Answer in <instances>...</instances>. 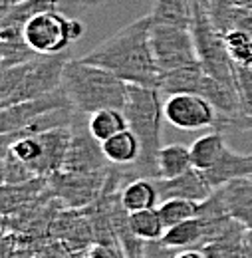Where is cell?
Masks as SVG:
<instances>
[{
  "label": "cell",
  "instance_id": "1",
  "mask_svg": "<svg viewBox=\"0 0 252 258\" xmlns=\"http://www.w3.org/2000/svg\"><path fill=\"white\" fill-rule=\"evenodd\" d=\"M151 14L137 18L119 32L109 36L82 60L105 68L127 84L159 88L161 72L151 46Z\"/></svg>",
  "mask_w": 252,
  "mask_h": 258
},
{
  "label": "cell",
  "instance_id": "2",
  "mask_svg": "<svg viewBox=\"0 0 252 258\" xmlns=\"http://www.w3.org/2000/svg\"><path fill=\"white\" fill-rule=\"evenodd\" d=\"M127 125L137 135L141 143V155L133 165H127L123 171L125 181L139 177L159 179L157 153L161 149V125L165 121L161 90L153 86H127V99L123 105Z\"/></svg>",
  "mask_w": 252,
  "mask_h": 258
},
{
  "label": "cell",
  "instance_id": "3",
  "mask_svg": "<svg viewBox=\"0 0 252 258\" xmlns=\"http://www.w3.org/2000/svg\"><path fill=\"white\" fill-rule=\"evenodd\" d=\"M127 82L105 68L70 58L64 66L62 90L78 113L92 115L99 109H123Z\"/></svg>",
  "mask_w": 252,
  "mask_h": 258
},
{
  "label": "cell",
  "instance_id": "4",
  "mask_svg": "<svg viewBox=\"0 0 252 258\" xmlns=\"http://www.w3.org/2000/svg\"><path fill=\"white\" fill-rule=\"evenodd\" d=\"M68 52L42 56L38 54L24 64L2 70L0 82V105L10 107L14 103L46 96L62 88L64 66L68 62Z\"/></svg>",
  "mask_w": 252,
  "mask_h": 258
},
{
  "label": "cell",
  "instance_id": "5",
  "mask_svg": "<svg viewBox=\"0 0 252 258\" xmlns=\"http://www.w3.org/2000/svg\"><path fill=\"white\" fill-rule=\"evenodd\" d=\"M70 143H72V125L18 137L8 147H2V151H10L36 177H44L62 171L70 151Z\"/></svg>",
  "mask_w": 252,
  "mask_h": 258
},
{
  "label": "cell",
  "instance_id": "6",
  "mask_svg": "<svg viewBox=\"0 0 252 258\" xmlns=\"http://www.w3.org/2000/svg\"><path fill=\"white\" fill-rule=\"evenodd\" d=\"M191 6H193L191 32L195 38L199 62L203 66L205 74L219 80L224 86L236 90V64L232 62V58L226 50L224 34L215 28V24L211 22L203 4L191 2Z\"/></svg>",
  "mask_w": 252,
  "mask_h": 258
},
{
  "label": "cell",
  "instance_id": "7",
  "mask_svg": "<svg viewBox=\"0 0 252 258\" xmlns=\"http://www.w3.org/2000/svg\"><path fill=\"white\" fill-rule=\"evenodd\" d=\"M86 32L82 20L66 16L60 8L44 10L36 14L24 28V40L36 54L52 56L68 52Z\"/></svg>",
  "mask_w": 252,
  "mask_h": 258
},
{
  "label": "cell",
  "instance_id": "8",
  "mask_svg": "<svg viewBox=\"0 0 252 258\" xmlns=\"http://www.w3.org/2000/svg\"><path fill=\"white\" fill-rule=\"evenodd\" d=\"M151 46L161 74L185 66L201 64L195 38L187 26L151 22Z\"/></svg>",
  "mask_w": 252,
  "mask_h": 258
},
{
  "label": "cell",
  "instance_id": "9",
  "mask_svg": "<svg viewBox=\"0 0 252 258\" xmlns=\"http://www.w3.org/2000/svg\"><path fill=\"white\" fill-rule=\"evenodd\" d=\"M165 121L183 131L219 129V113L207 97L199 94H173L163 101Z\"/></svg>",
  "mask_w": 252,
  "mask_h": 258
},
{
  "label": "cell",
  "instance_id": "10",
  "mask_svg": "<svg viewBox=\"0 0 252 258\" xmlns=\"http://www.w3.org/2000/svg\"><path fill=\"white\" fill-rule=\"evenodd\" d=\"M66 105H72V103L66 96V92L60 88V90L50 92L46 96L26 99V101L14 103L10 107H2V113H0L2 127H0V131L2 133H10V131L26 127L34 119H38L40 115H44L48 111H54V109H60V107H66Z\"/></svg>",
  "mask_w": 252,
  "mask_h": 258
},
{
  "label": "cell",
  "instance_id": "11",
  "mask_svg": "<svg viewBox=\"0 0 252 258\" xmlns=\"http://www.w3.org/2000/svg\"><path fill=\"white\" fill-rule=\"evenodd\" d=\"M157 185L159 199L167 201V199H187L193 203H203L207 201L217 189L209 183V179L205 177L203 171L191 167L189 171L171 177V179H155Z\"/></svg>",
  "mask_w": 252,
  "mask_h": 258
},
{
  "label": "cell",
  "instance_id": "12",
  "mask_svg": "<svg viewBox=\"0 0 252 258\" xmlns=\"http://www.w3.org/2000/svg\"><path fill=\"white\" fill-rule=\"evenodd\" d=\"M60 6L62 0H24L12 4L0 16V38H24V28L36 14Z\"/></svg>",
  "mask_w": 252,
  "mask_h": 258
},
{
  "label": "cell",
  "instance_id": "13",
  "mask_svg": "<svg viewBox=\"0 0 252 258\" xmlns=\"http://www.w3.org/2000/svg\"><path fill=\"white\" fill-rule=\"evenodd\" d=\"M205 10L219 32L230 30L252 32V8L238 4L236 0H207Z\"/></svg>",
  "mask_w": 252,
  "mask_h": 258
},
{
  "label": "cell",
  "instance_id": "14",
  "mask_svg": "<svg viewBox=\"0 0 252 258\" xmlns=\"http://www.w3.org/2000/svg\"><path fill=\"white\" fill-rule=\"evenodd\" d=\"M217 191L221 195L228 215L252 230V177L234 179Z\"/></svg>",
  "mask_w": 252,
  "mask_h": 258
},
{
  "label": "cell",
  "instance_id": "15",
  "mask_svg": "<svg viewBox=\"0 0 252 258\" xmlns=\"http://www.w3.org/2000/svg\"><path fill=\"white\" fill-rule=\"evenodd\" d=\"M203 173L215 189H221L222 185H226L234 179L252 177V153L250 155H242V153L226 147V151L221 155V159Z\"/></svg>",
  "mask_w": 252,
  "mask_h": 258
},
{
  "label": "cell",
  "instance_id": "16",
  "mask_svg": "<svg viewBox=\"0 0 252 258\" xmlns=\"http://www.w3.org/2000/svg\"><path fill=\"white\" fill-rule=\"evenodd\" d=\"M101 151H103L107 163L117 165V167H127V165H133L139 159L141 143H139L137 135L127 127L115 135H111L109 139H105L101 143Z\"/></svg>",
  "mask_w": 252,
  "mask_h": 258
},
{
  "label": "cell",
  "instance_id": "17",
  "mask_svg": "<svg viewBox=\"0 0 252 258\" xmlns=\"http://www.w3.org/2000/svg\"><path fill=\"white\" fill-rule=\"evenodd\" d=\"M119 197L129 213L153 209V207H159V203H161L155 179H147V177H139V179L125 183L119 191Z\"/></svg>",
  "mask_w": 252,
  "mask_h": 258
},
{
  "label": "cell",
  "instance_id": "18",
  "mask_svg": "<svg viewBox=\"0 0 252 258\" xmlns=\"http://www.w3.org/2000/svg\"><path fill=\"white\" fill-rule=\"evenodd\" d=\"M226 139L222 137L221 129H213L211 133L199 137L193 145H191V159L193 167L199 171H207L211 169L215 163L221 159V155L226 151Z\"/></svg>",
  "mask_w": 252,
  "mask_h": 258
},
{
  "label": "cell",
  "instance_id": "19",
  "mask_svg": "<svg viewBox=\"0 0 252 258\" xmlns=\"http://www.w3.org/2000/svg\"><path fill=\"white\" fill-rule=\"evenodd\" d=\"M167 246H173L177 250H185V248H201L205 242V226L199 217L187 219L179 225L171 226L165 230L163 238H161Z\"/></svg>",
  "mask_w": 252,
  "mask_h": 258
},
{
  "label": "cell",
  "instance_id": "20",
  "mask_svg": "<svg viewBox=\"0 0 252 258\" xmlns=\"http://www.w3.org/2000/svg\"><path fill=\"white\" fill-rule=\"evenodd\" d=\"M246 226L240 223L232 226L226 234L211 240L201 248V252L207 258H244V236H246Z\"/></svg>",
  "mask_w": 252,
  "mask_h": 258
},
{
  "label": "cell",
  "instance_id": "21",
  "mask_svg": "<svg viewBox=\"0 0 252 258\" xmlns=\"http://www.w3.org/2000/svg\"><path fill=\"white\" fill-rule=\"evenodd\" d=\"M193 167L191 159V147H185L181 143L163 145L157 153V169L159 179H171L177 177Z\"/></svg>",
  "mask_w": 252,
  "mask_h": 258
},
{
  "label": "cell",
  "instance_id": "22",
  "mask_svg": "<svg viewBox=\"0 0 252 258\" xmlns=\"http://www.w3.org/2000/svg\"><path fill=\"white\" fill-rule=\"evenodd\" d=\"M129 125H127L123 109H113V107L95 111V113L90 115V121H88L90 133L94 135L99 143H103L111 135H115V133H119V131H123Z\"/></svg>",
  "mask_w": 252,
  "mask_h": 258
},
{
  "label": "cell",
  "instance_id": "23",
  "mask_svg": "<svg viewBox=\"0 0 252 258\" xmlns=\"http://www.w3.org/2000/svg\"><path fill=\"white\" fill-rule=\"evenodd\" d=\"M151 18L157 24H177L191 28L193 22L191 0H155Z\"/></svg>",
  "mask_w": 252,
  "mask_h": 258
},
{
  "label": "cell",
  "instance_id": "24",
  "mask_svg": "<svg viewBox=\"0 0 252 258\" xmlns=\"http://www.w3.org/2000/svg\"><path fill=\"white\" fill-rule=\"evenodd\" d=\"M129 225H131V230L143 240H161L167 230L157 207L129 213Z\"/></svg>",
  "mask_w": 252,
  "mask_h": 258
},
{
  "label": "cell",
  "instance_id": "25",
  "mask_svg": "<svg viewBox=\"0 0 252 258\" xmlns=\"http://www.w3.org/2000/svg\"><path fill=\"white\" fill-rule=\"evenodd\" d=\"M157 209L165 228H171V226L179 225V223H183L187 219L197 217L199 203H193V201H187V199H167V201L159 203Z\"/></svg>",
  "mask_w": 252,
  "mask_h": 258
},
{
  "label": "cell",
  "instance_id": "26",
  "mask_svg": "<svg viewBox=\"0 0 252 258\" xmlns=\"http://www.w3.org/2000/svg\"><path fill=\"white\" fill-rule=\"evenodd\" d=\"M224 44L234 64L252 68V32L230 30L224 34Z\"/></svg>",
  "mask_w": 252,
  "mask_h": 258
},
{
  "label": "cell",
  "instance_id": "27",
  "mask_svg": "<svg viewBox=\"0 0 252 258\" xmlns=\"http://www.w3.org/2000/svg\"><path fill=\"white\" fill-rule=\"evenodd\" d=\"M0 42H2V70L24 64L38 56L26 44L24 38H0Z\"/></svg>",
  "mask_w": 252,
  "mask_h": 258
},
{
  "label": "cell",
  "instance_id": "28",
  "mask_svg": "<svg viewBox=\"0 0 252 258\" xmlns=\"http://www.w3.org/2000/svg\"><path fill=\"white\" fill-rule=\"evenodd\" d=\"M236 92L240 97V107L252 129V68L236 66Z\"/></svg>",
  "mask_w": 252,
  "mask_h": 258
},
{
  "label": "cell",
  "instance_id": "29",
  "mask_svg": "<svg viewBox=\"0 0 252 258\" xmlns=\"http://www.w3.org/2000/svg\"><path fill=\"white\" fill-rule=\"evenodd\" d=\"M84 258H127L119 244H107V242H94Z\"/></svg>",
  "mask_w": 252,
  "mask_h": 258
},
{
  "label": "cell",
  "instance_id": "30",
  "mask_svg": "<svg viewBox=\"0 0 252 258\" xmlns=\"http://www.w3.org/2000/svg\"><path fill=\"white\" fill-rule=\"evenodd\" d=\"M177 252H179L177 248L167 246L163 240H147L141 258H175Z\"/></svg>",
  "mask_w": 252,
  "mask_h": 258
},
{
  "label": "cell",
  "instance_id": "31",
  "mask_svg": "<svg viewBox=\"0 0 252 258\" xmlns=\"http://www.w3.org/2000/svg\"><path fill=\"white\" fill-rule=\"evenodd\" d=\"M175 258H207L201 250H197V248H185V250H179Z\"/></svg>",
  "mask_w": 252,
  "mask_h": 258
},
{
  "label": "cell",
  "instance_id": "32",
  "mask_svg": "<svg viewBox=\"0 0 252 258\" xmlns=\"http://www.w3.org/2000/svg\"><path fill=\"white\" fill-rule=\"evenodd\" d=\"M244 258H252V230H246L244 236Z\"/></svg>",
  "mask_w": 252,
  "mask_h": 258
},
{
  "label": "cell",
  "instance_id": "33",
  "mask_svg": "<svg viewBox=\"0 0 252 258\" xmlns=\"http://www.w3.org/2000/svg\"><path fill=\"white\" fill-rule=\"evenodd\" d=\"M18 2H24V0H2V12H6L12 4H18Z\"/></svg>",
  "mask_w": 252,
  "mask_h": 258
},
{
  "label": "cell",
  "instance_id": "34",
  "mask_svg": "<svg viewBox=\"0 0 252 258\" xmlns=\"http://www.w3.org/2000/svg\"><path fill=\"white\" fill-rule=\"evenodd\" d=\"M66 6H76V4H86V0H62Z\"/></svg>",
  "mask_w": 252,
  "mask_h": 258
},
{
  "label": "cell",
  "instance_id": "35",
  "mask_svg": "<svg viewBox=\"0 0 252 258\" xmlns=\"http://www.w3.org/2000/svg\"><path fill=\"white\" fill-rule=\"evenodd\" d=\"M107 0H86V6H101V4H105Z\"/></svg>",
  "mask_w": 252,
  "mask_h": 258
}]
</instances>
